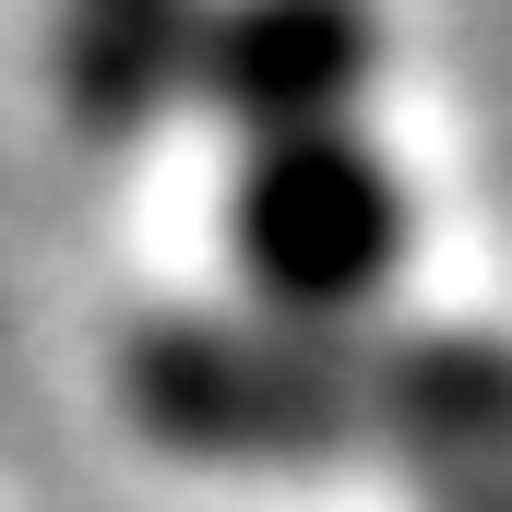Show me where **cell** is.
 <instances>
[{"mask_svg": "<svg viewBox=\"0 0 512 512\" xmlns=\"http://www.w3.org/2000/svg\"><path fill=\"white\" fill-rule=\"evenodd\" d=\"M131 417L203 465H298L370 429V346L298 322H167L131 346Z\"/></svg>", "mask_w": 512, "mask_h": 512, "instance_id": "cell-1", "label": "cell"}, {"mask_svg": "<svg viewBox=\"0 0 512 512\" xmlns=\"http://www.w3.org/2000/svg\"><path fill=\"white\" fill-rule=\"evenodd\" d=\"M239 262L262 310L298 334H346L405 262V191L358 131H274L239 167Z\"/></svg>", "mask_w": 512, "mask_h": 512, "instance_id": "cell-2", "label": "cell"}, {"mask_svg": "<svg viewBox=\"0 0 512 512\" xmlns=\"http://www.w3.org/2000/svg\"><path fill=\"white\" fill-rule=\"evenodd\" d=\"M370 60H382L370 0H215L191 84L227 120H251V143H274V131H346Z\"/></svg>", "mask_w": 512, "mask_h": 512, "instance_id": "cell-3", "label": "cell"}, {"mask_svg": "<svg viewBox=\"0 0 512 512\" xmlns=\"http://www.w3.org/2000/svg\"><path fill=\"white\" fill-rule=\"evenodd\" d=\"M370 417L405 429L429 512H512V346L489 334L370 346Z\"/></svg>", "mask_w": 512, "mask_h": 512, "instance_id": "cell-4", "label": "cell"}, {"mask_svg": "<svg viewBox=\"0 0 512 512\" xmlns=\"http://www.w3.org/2000/svg\"><path fill=\"white\" fill-rule=\"evenodd\" d=\"M203 72V0H60V84L96 131H143Z\"/></svg>", "mask_w": 512, "mask_h": 512, "instance_id": "cell-5", "label": "cell"}]
</instances>
